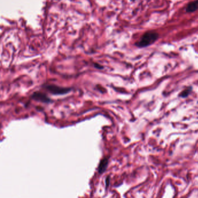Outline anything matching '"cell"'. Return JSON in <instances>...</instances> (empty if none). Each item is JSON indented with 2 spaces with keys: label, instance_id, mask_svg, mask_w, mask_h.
Masks as SVG:
<instances>
[{
  "label": "cell",
  "instance_id": "cell-1",
  "mask_svg": "<svg viewBox=\"0 0 198 198\" xmlns=\"http://www.w3.org/2000/svg\"><path fill=\"white\" fill-rule=\"evenodd\" d=\"M159 38V34L154 31L146 32L136 45L139 48H144L154 43Z\"/></svg>",
  "mask_w": 198,
  "mask_h": 198
},
{
  "label": "cell",
  "instance_id": "cell-2",
  "mask_svg": "<svg viewBox=\"0 0 198 198\" xmlns=\"http://www.w3.org/2000/svg\"><path fill=\"white\" fill-rule=\"evenodd\" d=\"M46 89L53 95H63L68 93L70 91L69 88H63L54 85H48L46 86Z\"/></svg>",
  "mask_w": 198,
  "mask_h": 198
},
{
  "label": "cell",
  "instance_id": "cell-3",
  "mask_svg": "<svg viewBox=\"0 0 198 198\" xmlns=\"http://www.w3.org/2000/svg\"><path fill=\"white\" fill-rule=\"evenodd\" d=\"M32 98L34 100H37L41 102H43L47 103V102H51V100L47 95L39 92H37L33 93L32 96Z\"/></svg>",
  "mask_w": 198,
  "mask_h": 198
},
{
  "label": "cell",
  "instance_id": "cell-4",
  "mask_svg": "<svg viewBox=\"0 0 198 198\" xmlns=\"http://www.w3.org/2000/svg\"><path fill=\"white\" fill-rule=\"evenodd\" d=\"M198 9V0H195L190 2L186 7V11L188 13L194 12Z\"/></svg>",
  "mask_w": 198,
  "mask_h": 198
},
{
  "label": "cell",
  "instance_id": "cell-5",
  "mask_svg": "<svg viewBox=\"0 0 198 198\" xmlns=\"http://www.w3.org/2000/svg\"><path fill=\"white\" fill-rule=\"evenodd\" d=\"M108 164V159L107 158H103L100 162L98 167V172L99 173H102L106 170Z\"/></svg>",
  "mask_w": 198,
  "mask_h": 198
},
{
  "label": "cell",
  "instance_id": "cell-6",
  "mask_svg": "<svg viewBox=\"0 0 198 198\" xmlns=\"http://www.w3.org/2000/svg\"><path fill=\"white\" fill-rule=\"evenodd\" d=\"M191 92V88L190 89H185L184 91H183L180 94V96L181 97V98H186L187 97L190 93Z\"/></svg>",
  "mask_w": 198,
  "mask_h": 198
}]
</instances>
